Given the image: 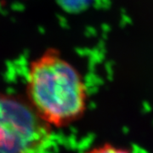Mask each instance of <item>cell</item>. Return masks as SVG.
Returning a JSON list of instances; mask_svg holds the SVG:
<instances>
[{"mask_svg":"<svg viewBox=\"0 0 153 153\" xmlns=\"http://www.w3.org/2000/svg\"><path fill=\"white\" fill-rule=\"evenodd\" d=\"M87 153H129L124 150L116 148L110 145H105L103 146L96 147L92 149L91 151L88 152Z\"/></svg>","mask_w":153,"mask_h":153,"instance_id":"3957f363","label":"cell"},{"mask_svg":"<svg viewBox=\"0 0 153 153\" xmlns=\"http://www.w3.org/2000/svg\"><path fill=\"white\" fill-rule=\"evenodd\" d=\"M50 140V126L27 100L0 92V153H40Z\"/></svg>","mask_w":153,"mask_h":153,"instance_id":"7a4b0ae2","label":"cell"},{"mask_svg":"<svg viewBox=\"0 0 153 153\" xmlns=\"http://www.w3.org/2000/svg\"><path fill=\"white\" fill-rule=\"evenodd\" d=\"M27 101L49 126L64 127L86 110L87 92L81 74L55 49H48L29 66Z\"/></svg>","mask_w":153,"mask_h":153,"instance_id":"6da1fadb","label":"cell"}]
</instances>
